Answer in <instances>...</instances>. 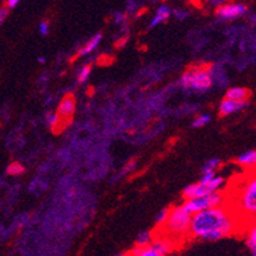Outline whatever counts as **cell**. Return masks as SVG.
I'll use <instances>...</instances> for the list:
<instances>
[{
    "mask_svg": "<svg viewBox=\"0 0 256 256\" xmlns=\"http://www.w3.org/2000/svg\"><path fill=\"white\" fill-rule=\"evenodd\" d=\"M242 220L229 204L191 215L189 235L203 241H218L240 231Z\"/></svg>",
    "mask_w": 256,
    "mask_h": 256,
    "instance_id": "obj_1",
    "label": "cell"
},
{
    "mask_svg": "<svg viewBox=\"0 0 256 256\" xmlns=\"http://www.w3.org/2000/svg\"><path fill=\"white\" fill-rule=\"evenodd\" d=\"M236 212L240 219L246 222L256 214V170L247 175L246 180L241 181L236 191L235 205H229Z\"/></svg>",
    "mask_w": 256,
    "mask_h": 256,
    "instance_id": "obj_2",
    "label": "cell"
},
{
    "mask_svg": "<svg viewBox=\"0 0 256 256\" xmlns=\"http://www.w3.org/2000/svg\"><path fill=\"white\" fill-rule=\"evenodd\" d=\"M213 70L211 68L196 65L184 72L180 78V85L184 89L203 93L213 85Z\"/></svg>",
    "mask_w": 256,
    "mask_h": 256,
    "instance_id": "obj_3",
    "label": "cell"
},
{
    "mask_svg": "<svg viewBox=\"0 0 256 256\" xmlns=\"http://www.w3.org/2000/svg\"><path fill=\"white\" fill-rule=\"evenodd\" d=\"M190 222H191V214L186 212V209L181 205H176L173 208H170L169 218L163 229H166L167 233L175 237L189 235Z\"/></svg>",
    "mask_w": 256,
    "mask_h": 256,
    "instance_id": "obj_4",
    "label": "cell"
},
{
    "mask_svg": "<svg viewBox=\"0 0 256 256\" xmlns=\"http://www.w3.org/2000/svg\"><path fill=\"white\" fill-rule=\"evenodd\" d=\"M227 195L224 191H218V193L209 194V195L200 196V198H194V199H187L182 203V207L186 209L189 214H196L199 212L208 211V209L218 208L222 205L227 204Z\"/></svg>",
    "mask_w": 256,
    "mask_h": 256,
    "instance_id": "obj_5",
    "label": "cell"
},
{
    "mask_svg": "<svg viewBox=\"0 0 256 256\" xmlns=\"http://www.w3.org/2000/svg\"><path fill=\"white\" fill-rule=\"evenodd\" d=\"M227 180L223 176L215 175L212 180L205 181V182H195V184L187 185L184 189V199H194V198H200V196L209 195V194L218 193L222 191L223 187L226 186Z\"/></svg>",
    "mask_w": 256,
    "mask_h": 256,
    "instance_id": "obj_6",
    "label": "cell"
},
{
    "mask_svg": "<svg viewBox=\"0 0 256 256\" xmlns=\"http://www.w3.org/2000/svg\"><path fill=\"white\" fill-rule=\"evenodd\" d=\"M249 8L242 3H222L215 8V15L220 21H233L241 18L247 13Z\"/></svg>",
    "mask_w": 256,
    "mask_h": 256,
    "instance_id": "obj_7",
    "label": "cell"
},
{
    "mask_svg": "<svg viewBox=\"0 0 256 256\" xmlns=\"http://www.w3.org/2000/svg\"><path fill=\"white\" fill-rule=\"evenodd\" d=\"M77 101L73 94H67L63 97V100L60 101L59 106H57V115L63 119L64 121L70 120L73 118V115L76 112Z\"/></svg>",
    "mask_w": 256,
    "mask_h": 256,
    "instance_id": "obj_8",
    "label": "cell"
},
{
    "mask_svg": "<svg viewBox=\"0 0 256 256\" xmlns=\"http://www.w3.org/2000/svg\"><path fill=\"white\" fill-rule=\"evenodd\" d=\"M249 106V101L247 102H236V101L231 100H222V102L219 103V115L220 116H231L233 114H237V112H241L242 110H245Z\"/></svg>",
    "mask_w": 256,
    "mask_h": 256,
    "instance_id": "obj_9",
    "label": "cell"
},
{
    "mask_svg": "<svg viewBox=\"0 0 256 256\" xmlns=\"http://www.w3.org/2000/svg\"><path fill=\"white\" fill-rule=\"evenodd\" d=\"M236 163L238 166H241L242 169L246 171H255L256 170V151H246L241 153L236 158Z\"/></svg>",
    "mask_w": 256,
    "mask_h": 256,
    "instance_id": "obj_10",
    "label": "cell"
},
{
    "mask_svg": "<svg viewBox=\"0 0 256 256\" xmlns=\"http://www.w3.org/2000/svg\"><path fill=\"white\" fill-rule=\"evenodd\" d=\"M250 90L244 87H231L227 89L224 98L236 102H247L250 97Z\"/></svg>",
    "mask_w": 256,
    "mask_h": 256,
    "instance_id": "obj_11",
    "label": "cell"
},
{
    "mask_svg": "<svg viewBox=\"0 0 256 256\" xmlns=\"http://www.w3.org/2000/svg\"><path fill=\"white\" fill-rule=\"evenodd\" d=\"M101 40H102V35L101 34H96L94 36L90 37L87 43H85V45L79 48L78 52H77V55H76V57L87 56V55L92 54V52H93L94 50L98 47V45L101 43Z\"/></svg>",
    "mask_w": 256,
    "mask_h": 256,
    "instance_id": "obj_12",
    "label": "cell"
},
{
    "mask_svg": "<svg viewBox=\"0 0 256 256\" xmlns=\"http://www.w3.org/2000/svg\"><path fill=\"white\" fill-rule=\"evenodd\" d=\"M151 246L158 253L160 256H166L167 254L171 253L173 242L169 237H156Z\"/></svg>",
    "mask_w": 256,
    "mask_h": 256,
    "instance_id": "obj_13",
    "label": "cell"
},
{
    "mask_svg": "<svg viewBox=\"0 0 256 256\" xmlns=\"http://www.w3.org/2000/svg\"><path fill=\"white\" fill-rule=\"evenodd\" d=\"M171 14H172V10L170 6L161 5L160 8L156 10V13H154L153 17H152L151 22H149V28L157 27L158 24L163 23V22H166L167 19L171 17Z\"/></svg>",
    "mask_w": 256,
    "mask_h": 256,
    "instance_id": "obj_14",
    "label": "cell"
},
{
    "mask_svg": "<svg viewBox=\"0 0 256 256\" xmlns=\"http://www.w3.org/2000/svg\"><path fill=\"white\" fill-rule=\"evenodd\" d=\"M154 238H156V236H154L153 232H151V231H143V232L139 233L138 237H136L135 246L140 247V249L151 246V245L153 244Z\"/></svg>",
    "mask_w": 256,
    "mask_h": 256,
    "instance_id": "obj_15",
    "label": "cell"
},
{
    "mask_svg": "<svg viewBox=\"0 0 256 256\" xmlns=\"http://www.w3.org/2000/svg\"><path fill=\"white\" fill-rule=\"evenodd\" d=\"M46 121H47L48 127L54 130H60L61 128H63V123H65V121L57 115V112H51V114H48L47 116H46Z\"/></svg>",
    "mask_w": 256,
    "mask_h": 256,
    "instance_id": "obj_16",
    "label": "cell"
},
{
    "mask_svg": "<svg viewBox=\"0 0 256 256\" xmlns=\"http://www.w3.org/2000/svg\"><path fill=\"white\" fill-rule=\"evenodd\" d=\"M220 167V160L219 158H212V160L207 161L204 163V166L202 169V175H207V173H215L218 169Z\"/></svg>",
    "mask_w": 256,
    "mask_h": 256,
    "instance_id": "obj_17",
    "label": "cell"
},
{
    "mask_svg": "<svg viewBox=\"0 0 256 256\" xmlns=\"http://www.w3.org/2000/svg\"><path fill=\"white\" fill-rule=\"evenodd\" d=\"M128 256H160L158 253L154 250L152 246L144 247V249H140V247H134L133 250L130 251Z\"/></svg>",
    "mask_w": 256,
    "mask_h": 256,
    "instance_id": "obj_18",
    "label": "cell"
},
{
    "mask_svg": "<svg viewBox=\"0 0 256 256\" xmlns=\"http://www.w3.org/2000/svg\"><path fill=\"white\" fill-rule=\"evenodd\" d=\"M90 73H92V67H90L89 64H85V65H83L79 69L78 74H77V81H78L79 85H83V83H85L88 81Z\"/></svg>",
    "mask_w": 256,
    "mask_h": 256,
    "instance_id": "obj_19",
    "label": "cell"
},
{
    "mask_svg": "<svg viewBox=\"0 0 256 256\" xmlns=\"http://www.w3.org/2000/svg\"><path fill=\"white\" fill-rule=\"evenodd\" d=\"M209 121H211V115L202 114V115H199V116H196V118L194 119L193 123H191V127L196 128V129H199V128L205 127V125H207Z\"/></svg>",
    "mask_w": 256,
    "mask_h": 256,
    "instance_id": "obj_20",
    "label": "cell"
},
{
    "mask_svg": "<svg viewBox=\"0 0 256 256\" xmlns=\"http://www.w3.org/2000/svg\"><path fill=\"white\" fill-rule=\"evenodd\" d=\"M169 212H170V208H165L161 212H158V214H157V217H156L157 227L163 228V226H165L167 222V218H169Z\"/></svg>",
    "mask_w": 256,
    "mask_h": 256,
    "instance_id": "obj_21",
    "label": "cell"
},
{
    "mask_svg": "<svg viewBox=\"0 0 256 256\" xmlns=\"http://www.w3.org/2000/svg\"><path fill=\"white\" fill-rule=\"evenodd\" d=\"M23 172H24V167L18 162L12 163V165H9L8 169H6V173L10 176H19L22 175Z\"/></svg>",
    "mask_w": 256,
    "mask_h": 256,
    "instance_id": "obj_22",
    "label": "cell"
},
{
    "mask_svg": "<svg viewBox=\"0 0 256 256\" xmlns=\"http://www.w3.org/2000/svg\"><path fill=\"white\" fill-rule=\"evenodd\" d=\"M48 28H50V24H48L47 21H43L39 24V32L43 36H46L48 34Z\"/></svg>",
    "mask_w": 256,
    "mask_h": 256,
    "instance_id": "obj_23",
    "label": "cell"
},
{
    "mask_svg": "<svg viewBox=\"0 0 256 256\" xmlns=\"http://www.w3.org/2000/svg\"><path fill=\"white\" fill-rule=\"evenodd\" d=\"M114 21L116 24H123L124 22L127 21V15L124 14V13H116L114 15Z\"/></svg>",
    "mask_w": 256,
    "mask_h": 256,
    "instance_id": "obj_24",
    "label": "cell"
},
{
    "mask_svg": "<svg viewBox=\"0 0 256 256\" xmlns=\"http://www.w3.org/2000/svg\"><path fill=\"white\" fill-rule=\"evenodd\" d=\"M127 43H128V36H124V37H121V39H118V41H116L115 46H116L118 48H121L127 45Z\"/></svg>",
    "mask_w": 256,
    "mask_h": 256,
    "instance_id": "obj_25",
    "label": "cell"
},
{
    "mask_svg": "<svg viewBox=\"0 0 256 256\" xmlns=\"http://www.w3.org/2000/svg\"><path fill=\"white\" fill-rule=\"evenodd\" d=\"M18 4H19L18 0H8V1L5 3L6 9H12V8H15V6L18 5Z\"/></svg>",
    "mask_w": 256,
    "mask_h": 256,
    "instance_id": "obj_26",
    "label": "cell"
},
{
    "mask_svg": "<svg viewBox=\"0 0 256 256\" xmlns=\"http://www.w3.org/2000/svg\"><path fill=\"white\" fill-rule=\"evenodd\" d=\"M6 14H8V9H6V8H1V9H0V24L4 22Z\"/></svg>",
    "mask_w": 256,
    "mask_h": 256,
    "instance_id": "obj_27",
    "label": "cell"
},
{
    "mask_svg": "<svg viewBox=\"0 0 256 256\" xmlns=\"http://www.w3.org/2000/svg\"><path fill=\"white\" fill-rule=\"evenodd\" d=\"M246 226H250V227H253V228L256 229V214L254 215V217H251L250 219L247 220Z\"/></svg>",
    "mask_w": 256,
    "mask_h": 256,
    "instance_id": "obj_28",
    "label": "cell"
},
{
    "mask_svg": "<svg viewBox=\"0 0 256 256\" xmlns=\"http://www.w3.org/2000/svg\"><path fill=\"white\" fill-rule=\"evenodd\" d=\"M135 169V162H130L129 165H127V166H125V169H124V172H131V170H134Z\"/></svg>",
    "mask_w": 256,
    "mask_h": 256,
    "instance_id": "obj_29",
    "label": "cell"
},
{
    "mask_svg": "<svg viewBox=\"0 0 256 256\" xmlns=\"http://www.w3.org/2000/svg\"><path fill=\"white\" fill-rule=\"evenodd\" d=\"M247 247H249V249L251 250V253H253V256H256V242H255V244L250 245V246H247Z\"/></svg>",
    "mask_w": 256,
    "mask_h": 256,
    "instance_id": "obj_30",
    "label": "cell"
},
{
    "mask_svg": "<svg viewBox=\"0 0 256 256\" xmlns=\"http://www.w3.org/2000/svg\"><path fill=\"white\" fill-rule=\"evenodd\" d=\"M45 61H46V59L43 56H40L39 57V63L40 64H43V63H45Z\"/></svg>",
    "mask_w": 256,
    "mask_h": 256,
    "instance_id": "obj_31",
    "label": "cell"
},
{
    "mask_svg": "<svg viewBox=\"0 0 256 256\" xmlns=\"http://www.w3.org/2000/svg\"><path fill=\"white\" fill-rule=\"evenodd\" d=\"M116 256H128V255H125V254H119V255H116Z\"/></svg>",
    "mask_w": 256,
    "mask_h": 256,
    "instance_id": "obj_32",
    "label": "cell"
},
{
    "mask_svg": "<svg viewBox=\"0 0 256 256\" xmlns=\"http://www.w3.org/2000/svg\"><path fill=\"white\" fill-rule=\"evenodd\" d=\"M254 22H255V23H256V15H255V17H254Z\"/></svg>",
    "mask_w": 256,
    "mask_h": 256,
    "instance_id": "obj_33",
    "label": "cell"
}]
</instances>
